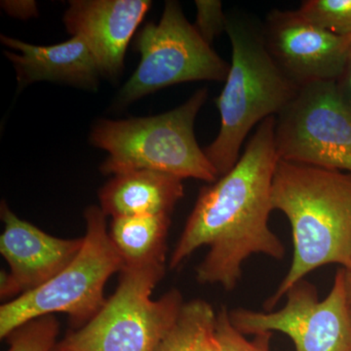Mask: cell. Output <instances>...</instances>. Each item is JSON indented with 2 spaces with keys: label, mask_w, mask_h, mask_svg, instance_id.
Here are the masks:
<instances>
[{
  "label": "cell",
  "mask_w": 351,
  "mask_h": 351,
  "mask_svg": "<svg viewBox=\"0 0 351 351\" xmlns=\"http://www.w3.org/2000/svg\"><path fill=\"white\" fill-rule=\"evenodd\" d=\"M276 123V117L261 122L232 169L201 189L171 256V269L208 246L196 279L230 291L237 287L243 263L251 256L263 254L282 260L284 245L269 226L274 211L272 182L279 162Z\"/></svg>",
  "instance_id": "obj_1"
},
{
  "label": "cell",
  "mask_w": 351,
  "mask_h": 351,
  "mask_svg": "<svg viewBox=\"0 0 351 351\" xmlns=\"http://www.w3.org/2000/svg\"><path fill=\"white\" fill-rule=\"evenodd\" d=\"M272 206L289 219L294 251L288 274L265 302L267 311L313 270L351 267V173L279 160Z\"/></svg>",
  "instance_id": "obj_2"
},
{
  "label": "cell",
  "mask_w": 351,
  "mask_h": 351,
  "mask_svg": "<svg viewBox=\"0 0 351 351\" xmlns=\"http://www.w3.org/2000/svg\"><path fill=\"white\" fill-rule=\"evenodd\" d=\"M226 32L232 58L225 87L215 101L221 127L214 142L204 149L219 177L239 161L252 129L282 112L301 89L270 56L258 21L241 12L230 14Z\"/></svg>",
  "instance_id": "obj_3"
},
{
  "label": "cell",
  "mask_w": 351,
  "mask_h": 351,
  "mask_svg": "<svg viewBox=\"0 0 351 351\" xmlns=\"http://www.w3.org/2000/svg\"><path fill=\"white\" fill-rule=\"evenodd\" d=\"M208 99L207 88L163 114L145 119L103 120L94 127L90 142L108 152L104 174L137 170L165 173L180 179L212 184L219 174L196 142L195 122Z\"/></svg>",
  "instance_id": "obj_4"
},
{
  "label": "cell",
  "mask_w": 351,
  "mask_h": 351,
  "mask_svg": "<svg viewBox=\"0 0 351 351\" xmlns=\"http://www.w3.org/2000/svg\"><path fill=\"white\" fill-rule=\"evenodd\" d=\"M166 261L124 267L114 294L80 329L58 343L60 351H154L175 326L184 302L173 289L160 299L152 292Z\"/></svg>",
  "instance_id": "obj_5"
},
{
  "label": "cell",
  "mask_w": 351,
  "mask_h": 351,
  "mask_svg": "<svg viewBox=\"0 0 351 351\" xmlns=\"http://www.w3.org/2000/svg\"><path fill=\"white\" fill-rule=\"evenodd\" d=\"M84 217L86 234L75 260L41 287L0 307V338L40 316L64 313L75 324L85 325L101 311L107 301L106 284L124 263L110 240L101 207H88Z\"/></svg>",
  "instance_id": "obj_6"
},
{
  "label": "cell",
  "mask_w": 351,
  "mask_h": 351,
  "mask_svg": "<svg viewBox=\"0 0 351 351\" xmlns=\"http://www.w3.org/2000/svg\"><path fill=\"white\" fill-rule=\"evenodd\" d=\"M141 54L137 71L124 85L119 100L131 103L179 83L223 82L230 64L221 59L182 13L179 2H166L158 25L147 24L138 34Z\"/></svg>",
  "instance_id": "obj_7"
},
{
  "label": "cell",
  "mask_w": 351,
  "mask_h": 351,
  "mask_svg": "<svg viewBox=\"0 0 351 351\" xmlns=\"http://www.w3.org/2000/svg\"><path fill=\"white\" fill-rule=\"evenodd\" d=\"M279 160L351 173V115L335 82L302 87L276 117Z\"/></svg>",
  "instance_id": "obj_8"
},
{
  "label": "cell",
  "mask_w": 351,
  "mask_h": 351,
  "mask_svg": "<svg viewBox=\"0 0 351 351\" xmlns=\"http://www.w3.org/2000/svg\"><path fill=\"white\" fill-rule=\"evenodd\" d=\"M282 308L258 313L237 308L228 311L230 322L244 335L280 332L287 335L295 351H351V317L346 304L345 274L339 269L326 299L308 281L295 284L286 293Z\"/></svg>",
  "instance_id": "obj_9"
},
{
  "label": "cell",
  "mask_w": 351,
  "mask_h": 351,
  "mask_svg": "<svg viewBox=\"0 0 351 351\" xmlns=\"http://www.w3.org/2000/svg\"><path fill=\"white\" fill-rule=\"evenodd\" d=\"M262 29L270 56L300 88L336 82L351 54V36L328 32L298 10L270 11Z\"/></svg>",
  "instance_id": "obj_10"
},
{
  "label": "cell",
  "mask_w": 351,
  "mask_h": 351,
  "mask_svg": "<svg viewBox=\"0 0 351 351\" xmlns=\"http://www.w3.org/2000/svg\"><path fill=\"white\" fill-rule=\"evenodd\" d=\"M0 215L4 223L0 237V253L8 263L9 272H1L2 300L32 292L75 260L83 245L82 239H58L23 221L2 201Z\"/></svg>",
  "instance_id": "obj_11"
},
{
  "label": "cell",
  "mask_w": 351,
  "mask_h": 351,
  "mask_svg": "<svg viewBox=\"0 0 351 351\" xmlns=\"http://www.w3.org/2000/svg\"><path fill=\"white\" fill-rule=\"evenodd\" d=\"M149 0H75L64 14L66 29L85 41L101 75L123 69L129 41L151 8Z\"/></svg>",
  "instance_id": "obj_12"
},
{
  "label": "cell",
  "mask_w": 351,
  "mask_h": 351,
  "mask_svg": "<svg viewBox=\"0 0 351 351\" xmlns=\"http://www.w3.org/2000/svg\"><path fill=\"white\" fill-rule=\"evenodd\" d=\"M1 43L20 54L5 52L22 86L38 82L69 83L96 88L101 75L93 53L78 36L52 46H36L1 36Z\"/></svg>",
  "instance_id": "obj_13"
},
{
  "label": "cell",
  "mask_w": 351,
  "mask_h": 351,
  "mask_svg": "<svg viewBox=\"0 0 351 351\" xmlns=\"http://www.w3.org/2000/svg\"><path fill=\"white\" fill-rule=\"evenodd\" d=\"M182 180L151 170L115 175L99 191L106 216L170 215L184 196Z\"/></svg>",
  "instance_id": "obj_14"
},
{
  "label": "cell",
  "mask_w": 351,
  "mask_h": 351,
  "mask_svg": "<svg viewBox=\"0 0 351 351\" xmlns=\"http://www.w3.org/2000/svg\"><path fill=\"white\" fill-rule=\"evenodd\" d=\"M170 215L115 217L110 223V240L124 267L166 261Z\"/></svg>",
  "instance_id": "obj_15"
},
{
  "label": "cell",
  "mask_w": 351,
  "mask_h": 351,
  "mask_svg": "<svg viewBox=\"0 0 351 351\" xmlns=\"http://www.w3.org/2000/svg\"><path fill=\"white\" fill-rule=\"evenodd\" d=\"M59 332L60 323L54 315L34 318L7 337L8 351H54Z\"/></svg>",
  "instance_id": "obj_16"
},
{
  "label": "cell",
  "mask_w": 351,
  "mask_h": 351,
  "mask_svg": "<svg viewBox=\"0 0 351 351\" xmlns=\"http://www.w3.org/2000/svg\"><path fill=\"white\" fill-rule=\"evenodd\" d=\"M298 11L328 32L351 36V0H306Z\"/></svg>",
  "instance_id": "obj_17"
},
{
  "label": "cell",
  "mask_w": 351,
  "mask_h": 351,
  "mask_svg": "<svg viewBox=\"0 0 351 351\" xmlns=\"http://www.w3.org/2000/svg\"><path fill=\"white\" fill-rule=\"evenodd\" d=\"M211 308L212 306L203 300L184 302L175 326L154 351H191L196 330L205 314Z\"/></svg>",
  "instance_id": "obj_18"
},
{
  "label": "cell",
  "mask_w": 351,
  "mask_h": 351,
  "mask_svg": "<svg viewBox=\"0 0 351 351\" xmlns=\"http://www.w3.org/2000/svg\"><path fill=\"white\" fill-rule=\"evenodd\" d=\"M214 331L221 351H269L272 332H263L257 335L256 341H248L230 322V313L226 306L221 307L216 314Z\"/></svg>",
  "instance_id": "obj_19"
},
{
  "label": "cell",
  "mask_w": 351,
  "mask_h": 351,
  "mask_svg": "<svg viewBox=\"0 0 351 351\" xmlns=\"http://www.w3.org/2000/svg\"><path fill=\"white\" fill-rule=\"evenodd\" d=\"M195 29L208 44L223 32H226L228 15L223 11V4L219 0H197Z\"/></svg>",
  "instance_id": "obj_20"
},
{
  "label": "cell",
  "mask_w": 351,
  "mask_h": 351,
  "mask_svg": "<svg viewBox=\"0 0 351 351\" xmlns=\"http://www.w3.org/2000/svg\"><path fill=\"white\" fill-rule=\"evenodd\" d=\"M215 319H216V313L212 307L205 314L199 326L196 330L193 343H191V351H221L215 336Z\"/></svg>",
  "instance_id": "obj_21"
},
{
  "label": "cell",
  "mask_w": 351,
  "mask_h": 351,
  "mask_svg": "<svg viewBox=\"0 0 351 351\" xmlns=\"http://www.w3.org/2000/svg\"><path fill=\"white\" fill-rule=\"evenodd\" d=\"M335 87L339 101L351 115V54L345 68L335 82Z\"/></svg>",
  "instance_id": "obj_22"
},
{
  "label": "cell",
  "mask_w": 351,
  "mask_h": 351,
  "mask_svg": "<svg viewBox=\"0 0 351 351\" xmlns=\"http://www.w3.org/2000/svg\"><path fill=\"white\" fill-rule=\"evenodd\" d=\"M1 3L7 13L18 18H29L38 12L34 1H2Z\"/></svg>",
  "instance_id": "obj_23"
},
{
  "label": "cell",
  "mask_w": 351,
  "mask_h": 351,
  "mask_svg": "<svg viewBox=\"0 0 351 351\" xmlns=\"http://www.w3.org/2000/svg\"><path fill=\"white\" fill-rule=\"evenodd\" d=\"M343 274H345L346 304H348V311H350L351 317V267L350 269H343Z\"/></svg>",
  "instance_id": "obj_24"
},
{
  "label": "cell",
  "mask_w": 351,
  "mask_h": 351,
  "mask_svg": "<svg viewBox=\"0 0 351 351\" xmlns=\"http://www.w3.org/2000/svg\"><path fill=\"white\" fill-rule=\"evenodd\" d=\"M54 351H60L59 350H58L57 348V346H56V348H55V350Z\"/></svg>",
  "instance_id": "obj_25"
}]
</instances>
